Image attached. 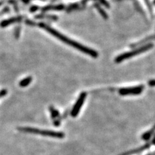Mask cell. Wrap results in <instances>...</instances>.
<instances>
[{
	"label": "cell",
	"mask_w": 155,
	"mask_h": 155,
	"mask_svg": "<svg viewBox=\"0 0 155 155\" xmlns=\"http://www.w3.org/2000/svg\"><path fill=\"white\" fill-rule=\"evenodd\" d=\"M99 1H100V0H99Z\"/></svg>",
	"instance_id": "22"
},
{
	"label": "cell",
	"mask_w": 155,
	"mask_h": 155,
	"mask_svg": "<svg viewBox=\"0 0 155 155\" xmlns=\"http://www.w3.org/2000/svg\"><path fill=\"white\" fill-rule=\"evenodd\" d=\"M7 89H2L1 91H0V98L3 97V96L7 95Z\"/></svg>",
	"instance_id": "15"
},
{
	"label": "cell",
	"mask_w": 155,
	"mask_h": 155,
	"mask_svg": "<svg viewBox=\"0 0 155 155\" xmlns=\"http://www.w3.org/2000/svg\"><path fill=\"white\" fill-rule=\"evenodd\" d=\"M38 26L42 28V29H45V30H47L48 32L54 36V37L57 38L58 39L61 40L62 42L65 43V44H67L68 45H70V47H74L76 49L79 50L80 51H81L82 52H83L86 54L89 55L91 56H92L93 58H97L98 56V53L96 51H95V50L89 49V48H88V47H86L85 46H84V45H82V44H79V43L76 42L75 41H74V40L69 39V38H67L66 36H65L64 35L62 34L61 33L57 31L56 30H55L53 29V28L49 27V25H47L45 23H38Z\"/></svg>",
	"instance_id": "1"
},
{
	"label": "cell",
	"mask_w": 155,
	"mask_h": 155,
	"mask_svg": "<svg viewBox=\"0 0 155 155\" xmlns=\"http://www.w3.org/2000/svg\"><path fill=\"white\" fill-rule=\"evenodd\" d=\"M25 23H27V25H30V26H34V25H36L35 23L33 21H30V20H29L27 19L25 21Z\"/></svg>",
	"instance_id": "17"
},
{
	"label": "cell",
	"mask_w": 155,
	"mask_h": 155,
	"mask_svg": "<svg viewBox=\"0 0 155 155\" xmlns=\"http://www.w3.org/2000/svg\"><path fill=\"white\" fill-rule=\"evenodd\" d=\"M32 81V76H28V77L24 78L22 80H21L19 83V85L21 87H27Z\"/></svg>",
	"instance_id": "8"
},
{
	"label": "cell",
	"mask_w": 155,
	"mask_h": 155,
	"mask_svg": "<svg viewBox=\"0 0 155 155\" xmlns=\"http://www.w3.org/2000/svg\"><path fill=\"white\" fill-rule=\"evenodd\" d=\"M35 18L36 19H42V18H48L52 19H58V17L53 15H45V14H38L35 16Z\"/></svg>",
	"instance_id": "9"
},
{
	"label": "cell",
	"mask_w": 155,
	"mask_h": 155,
	"mask_svg": "<svg viewBox=\"0 0 155 155\" xmlns=\"http://www.w3.org/2000/svg\"><path fill=\"white\" fill-rule=\"evenodd\" d=\"M144 89L143 86H138L135 87L121 89L120 90V93L121 95H138L140 94Z\"/></svg>",
	"instance_id": "5"
},
{
	"label": "cell",
	"mask_w": 155,
	"mask_h": 155,
	"mask_svg": "<svg viewBox=\"0 0 155 155\" xmlns=\"http://www.w3.org/2000/svg\"><path fill=\"white\" fill-rule=\"evenodd\" d=\"M155 39V36H150L149 38H146V39H144L143 40H142V41L140 42H138V43H137V44H133V45H132V46H138V45H142V44H144V43H146L147 42H148L149 41V40H154Z\"/></svg>",
	"instance_id": "10"
},
{
	"label": "cell",
	"mask_w": 155,
	"mask_h": 155,
	"mask_svg": "<svg viewBox=\"0 0 155 155\" xmlns=\"http://www.w3.org/2000/svg\"><path fill=\"white\" fill-rule=\"evenodd\" d=\"M18 130L25 133H32V134H38L40 135L45 136H50L54 137V138H62L64 137V134L60 132H55L51 131H46V130H40V129L32 128V127H19Z\"/></svg>",
	"instance_id": "2"
},
{
	"label": "cell",
	"mask_w": 155,
	"mask_h": 155,
	"mask_svg": "<svg viewBox=\"0 0 155 155\" xmlns=\"http://www.w3.org/2000/svg\"><path fill=\"white\" fill-rule=\"evenodd\" d=\"M85 98L86 94L85 93L81 94L79 98H78V100L76 101L74 106L72 112H71V115H72L73 117H75V116H76L78 114V113L80 112L81 107H82L83 102H84V101L85 100Z\"/></svg>",
	"instance_id": "4"
},
{
	"label": "cell",
	"mask_w": 155,
	"mask_h": 155,
	"mask_svg": "<svg viewBox=\"0 0 155 155\" xmlns=\"http://www.w3.org/2000/svg\"><path fill=\"white\" fill-rule=\"evenodd\" d=\"M64 8V5H47L42 9V11L46 12L49 11H52V10H54V11H62V10Z\"/></svg>",
	"instance_id": "7"
},
{
	"label": "cell",
	"mask_w": 155,
	"mask_h": 155,
	"mask_svg": "<svg viewBox=\"0 0 155 155\" xmlns=\"http://www.w3.org/2000/svg\"><path fill=\"white\" fill-rule=\"evenodd\" d=\"M20 34V29L19 28H16V30H15V38H18Z\"/></svg>",
	"instance_id": "16"
},
{
	"label": "cell",
	"mask_w": 155,
	"mask_h": 155,
	"mask_svg": "<svg viewBox=\"0 0 155 155\" xmlns=\"http://www.w3.org/2000/svg\"><path fill=\"white\" fill-rule=\"evenodd\" d=\"M152 47H153V44H152L144 45V46L141 47L140 48H138V49H137L136 50H133V51L123 53V54L118 56L115 59V62L116 63H120L123 60L133 57L134 56L142 54V53L146 52L147 51V50L152 49Z\"/></svg>",
	"instance_id": "3"
},
{
	"label": "cell",
	"mask_w": 155,
	"mask_h": 155,
	"mask_svg": "<svg viewBox=\"0 0 155 155\" xmlns=\"http://www.w3.org/2000/svg\"><path fill=\"white\" fill-rule=\"evenodd\" d=\"M3 1L0 2V6H1V5H3Z\"/></svg>",
	"instance_id": "20"
},
{
	"label": "cell",
	"mask_w": 155,
	"mask_h": 155,
	"mask_svg": "<svg viewBox=\"0 0 155 155\" xmlns=\"http://www.w3.org/2000/svg\"><path fill=\"white\" fill-rule=\"evenodd\" d=\"M21 1L25 4H28V3H29L32 0H21Z\"/></svg>",
	"instance_id": "19"
},
{
	"label": "cell",
	"mask_w": 155,
	"mask_h": 155,
	"mask_svg": "<svg viewBox=\"0 0 155 155\" xmlns=\"http://www.w3.org/2000/svg\"><path fill=\"white\" fill-rule=\"evenodd\" d=\"M154 4H155V0L154 1Z\"/></svg>",
	"instance_id": "21"
},
{
	"label": "cell",
	"mask_w": 155,
	"mask_h": 155,
	"mask_svg": "<svg viewBox=\"0 0 155 155\" xmlns=\"http://www.w3.org/2000/svg\"><path fill=\"white\" fill-rule=\"evenodd\" d=\"M149 84V85H151V86H155V80L150 81Z\"/></svg>",
	"instance_id": "18"
},
{
	"label": "cell",
	"mask_w": 155,
	"mask_h": 155,
	"mask_svg": "<svg viewBox=\"0 0 155 155\" xmlns=\"http://www.w3.org/2000/svg\"><path fill=\"white\" fill-rule=\"evenodd\" d=\"M38 9H39V7L36 6V5H33L30 8L29 11L30 12H34L36 11H37Z\"/></svg>",
	"instance_id": "13"
},
{
	"label": "cell",
	"mask_w": 155,
	"mask_h": 155,
	"mask_svg": "<svg viewBox=\"0 0 155 155\" xmlns=\"http://www.w3.org/2000/svg\"><path fill=\"white\" fill-rule=\"evenodd\" d=\"M23 18H24L23 16H19L17 17H11V18H9L7 19H4L1 23H0V27L2 28L7 27H8L9 25L13 24L14 23L21 22Z\"/></svg>",
	"instance_id": "6"
},
{
	"label": "cell",
	"mask_w": 155,
	"mask_h": 155,
	"mask_svg": "<svg viewBox=\"0 0 155 155\" xmlns=\"http://www.w3.org/2000/svg\"><path fill=\"white\" fill-rule=\"evenodd\" d=\"M95 7L96 9H97L98 10V11L101 14V16H102L104 18H107L108 16H107V14H106V12L105 11H103V9L101 8V7L98 5L97 4H95Z\"/></svg>",
	"instance_id": "11"
},
{
	"label": "cell",
	"mask_w": 155,
	"mask_h": 155,
	"mask_svg": "<svg viewBox=\"0 0 155 155\" xmlns=\"http://www.w3.org/2000/svg\"><path fill=\"white\" fill-rule=\"evenodd\" d=\"M10 11V9L9 7H5V8L2 10V11H1V12H0V15H3L4 14H6V13H8V12H9Z\"/></svg>",
	"instance_id": "14"
},
{
	"label": "cell",
	"mask_w": 155,
	"mask_h": 155,
	"mask_svg": "<svg viewBox=\"0 0 155 155\" xmlns=\"http://www.w3.org/2000/svg\"><path fill=\"white\" fill-rule=\"evenodd\" d=\"M50 113H51L52 117L53 118L56 117V116H58V111L56 110H55L54 108H50Z\"/></svg>",
	"instance_id": "12"
}]
</instances>
